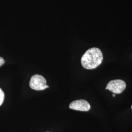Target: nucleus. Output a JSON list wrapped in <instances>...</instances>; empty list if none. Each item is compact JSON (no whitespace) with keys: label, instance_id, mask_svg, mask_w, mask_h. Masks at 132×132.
Masks as SVG:
<instances>
[{"label":"nucleus","instance_id":"f257e3e1","mask_svg":"<svg viewBox=\"0 0 132 132\" xmlns=\"http://www.w3.org/2000/svg\"><path fill=\"white\" fill-rule=\"evenodd\" d=\"M103 60V54L100 50L93 47L87 50L81 58L82 66L88 70L94 69L99 66Z\"/></svg>","mask_w":132,"mask_h":132},{"label":"nucleus","instance_id":"f03ea898","mask_svg":"<svg viewBox=\"0 0 132 132\" xmlns=\"http://www.w3.org/2000/svg\"><path fill=\"white\" fill-rule=\"evenodd\" d=\"M30 87L34 90H42L49 88L47 85V81L43 76L35 75L32 76L29 82Z\"/></svg>","mask_w":132,"mask_h":132},{"label":"nucleus","instance_id":"7ed1b4c3","mask_svg":"<svg viewBox=\"0 0 132 132\" xmlns=\"http://www.w3.org/2000/svg\"><path fill=\"white\" fill-rule=\"evenodd\" d=\"M126 83L122 80H112L109 82L107 85L108 90L114 94H119L122 92L126 88Z\"/></svg>","mask_w":132,"mask_h":132},{"label":"nucleus","instance_id":"20e7f679","mask_svg":"<svg viewBox=\"0 0 132 132\" xmlns=\"http://www.w3.org/2000/svg\"><path fill=\"white\" fill-rule=\"evenodd\" d=\"M70 108L80 111H88L90 109L89 103L84 99L76 100L72 101L69 106Z\"/></svg>","mask_w":132,"mask_h":132},{"label":"nucleus","instance_id":"39448f33","mask_svg":"<svg viewBox=\"0 0 132 132\" xmlns=\"http://www.w3.org/2000/svg\"><path fill=\"white\" fill-rule=\"evenodd\" d=\"M5 98V94L4 92L0 88V106L3 104Z\"/></svg>","mask_w":132,"mask_h":132},{"label":"nucleus","instance_id":"423d86ee","mask_svg":"<svg viewBox=\"0 0 132 132\" xmlns=\"http://www.w3.org/2000/svg\"><path fill=\"white\" fill-rule=\"evenodd\" d=\"M4 63H5L4 59L3 58L0 57V67L3 65L4 64Z\"/></svg>","mask_w":132,"mask_h":132},{"label":"nucleus","instance_id":"0eeeda50","mask_svg":"<svg viewBox=\"0 0 132 132\" xmlns=\"http://www.w3.org/2000/svg\"><path fill=\"white\" fill-rule=\"evenodd\" d=\"M113 97H115V96H116V94H113Z\"/></svg>","mask_w":132,"mask_h":132},{"label":"nucleus","instance_id":"6e6552de","mask_svg":"<svg viewBox=\"0 0 132 132\" xmlns=\"http://www.w3.org/2000/svg\"><path fill=\"white\" fill-rule=\"evenodd\" d=\"M131 108H132V107H131Z\"/></svg>","mask_w":132,"mask_h":132}]
</instances>
